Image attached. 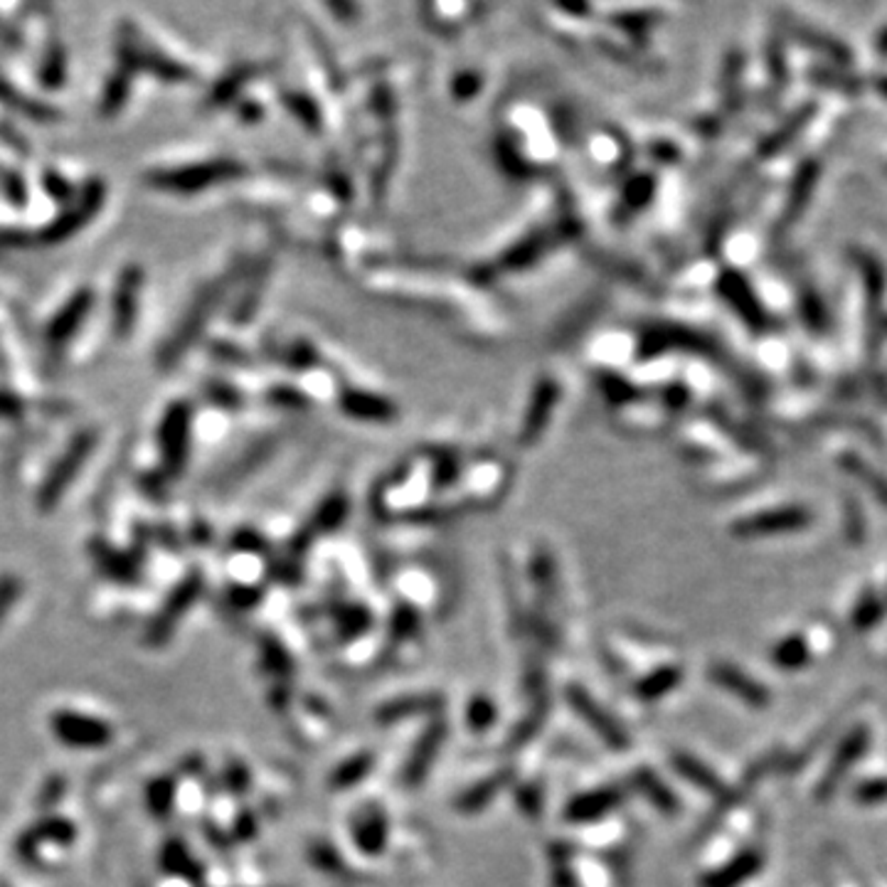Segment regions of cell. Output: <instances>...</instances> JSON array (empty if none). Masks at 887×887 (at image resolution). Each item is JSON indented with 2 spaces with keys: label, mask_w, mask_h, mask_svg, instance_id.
I'll list each match as a JSON object with an SVG mask.
<instances>
[{
  "label": "cell",
  "mask_w": 887,
  "mask_h": 887,
  "mask_svg": "<svg viewBox=\"0 0 887 887\" xmlns=\"http://www.w3.org/2000/svg\"><path fill=\"white\" fill-rule=\"evenodd\" d=\"M230 281L232 274H224L222 279L206 284V287L196 293V299L188 306L182 321L176 325V331L170 333V339L163 343V348L158 353L160 368H173L178 361L186 358V353L196 345L200 335L206 333L212 313H215L218 306L224 301V296H228Z\"/></svg>",
  "instance_id": "obj_2"
},
{
  "label": "cell",
  "mask_w": 887,
  "mask_h": 887,
  "mask_svg": "<svg viewBox=\"0 0 887 887\" xmlns=\"http://www.w3.org/2000/svg\"><path fill=\"white\" fill-rule=\"evenodd\" d=\"M494 720H496V708L491 706V702L484 700V698H478V700L472 702V708H468V722H472L474 728H478V730L488 728Z\"/></svg>",
  "instance_id": "obj_44"
},
{
  "label": "cell",
  "mask_w": 887,
  "mask_h": 887,
  "mask_svg": "<svg viewBox=\"0 0 887 887\" xmlns=\"http://www.w3.org/2000/svg\"><path fill=\"white\" fill-rule=\"evenodd\" d=\"M43 186H45V190H47V196H53V200H57V202H67L73 200V186H69V182L59 176V173H55V170H47L45 173V178H43Z\"/></svg>",
  "instance_id": "obj_41"
},
{
  "label": "cell",
  "mask_w": 887,
  "mask_h": 887,
  "mask_svg": "<svg viewBox=\"0 0 887 887\" xmlns=\"http://www.w3.org/2000/svg\"><path fill=\"white\" fill-rule=\"evenodd\" d=\"M117 67L126 69L134 77L136 73H148L170 85H192L196 73L188 65L178 63L160 47L151 45L148 40L138 33L136 27L121 25L117 37Z\"/></svg>",
  "instance_id": "obj_3"
},
{
  "label": "cell",
  "mask_w": 887,
  "mask_h": 887,
  "mask_svg": "<svg viewBox=\"0 0 887 887\" xmlns=\"http://www.w3.org/2000/svg\"><path fill=\"white\" fill-rule=\"evenodd\" d=\"M875 89H878L883 97H887V77H878V81H875Z\"/></svg>",
  "instance_id": "obj_51"
},
{
  "label": "cell",
  "mask_w": 887,
  "mask_h": 887,
  "mask_svg": "<svg viewBox=\"0 0 887 887\" xmlns=\"http://www.w3.org/2000/svg\"><path fill=\"white\" fill-rule=\"evenodd\" d=\"M20 587L23 585H20L18 577H13V575L0 577V621H3V617L8 614V609L13 607V601L20 595Z\"/></svg>",
  "instance_id": "obj_46"
},
{
  "label": "cell",
  "mask_w": 887,
  "mask_h": 887,
  "mask_svg": "<svg viewBox=\"0 0 887 887\" xmlns=\"http://www.w3.org/2000/svg\"><path fill=\"white\" fill-rule=\"evenodd\" d=\"M91 306H95V291L89 287L69 296V301L53 315V321H49L45 329V343L49 348L63 351L65 345L75 339V333L81 329V323H85L87 315L91 313Z\"/></svg>",
  "instance_id": "obj_10"
},
{
  "label": "cell",
  "mask_w": 887,
  "mask_h": 887,
  "mask_svg": "<svg viewBox=\"0 0 887 887\" xmlns=\"http://www.w3.org/2000/svg\"><path fill=\"white\" fill-rule=\"evenodd\" d=\"M97 442H99V432L97 430H81V432H77L73 436V440H69V444L65 446V452L59 454V458L53 466H49L45 481L40 484V488H37V508H40V511L49 513L59 501H63V496L69 488V484L75 481L77 474L89 462V456H91V452H95Z\"/></svg>",
  "instance_id": "obj_4"
},
{
  "label": "cell",
  "mask_w": 887,
  "mask_h": 887,
  "mask_svg": "<svg viewBox=\"0 0 887 887\" xmlns=\"http://www.w3.org/2000/svg\"><path fill=\"white\" fill-rule=\"evenodd\" d=\"M129 95H131V75L126 73V69L117 67L104 81V89H101L99 114L104 119L119 114V111L126 107Z\"/></svg>",
  "instance_id": "obj_22"
},
{
  "label": "cell",
  "mask_w": 887,
  "mask_h": 887,
  "mask_svg": "<svg viewBox=\"0 0 887 887\" xmlns=\"http://www.w3.org/2000/svg\"><path fill=\"white\" fill-rule=\"evenodd\" d=\"M170 801H173V784L168 779H160V781H153L151 784V791H148V803H151V811L153 813H168L170 809Z\"/></svg>",
  "instance_id": "obj_40"
},
{
  "label": "cell",
  "mask_w": 887,
  "mask_h": 887,
  "mask_svg": "<svg viewBox=\"0 0 887 887\" xmlns=\"http://www.w3.org/2000/svg\"><path fill=\"white\" fill-rule=\"evenodd\" d=\"M772 658H774V664L781 668H799L809 661V648L799 636H794V639L781 641Z\"/></svg>",
  "instance_id": "obj_33"
},
{
  "label": "cell",
  "mask_w": 887,
  "mask_h": 887,
  "mask_svg": "<svg viewBox=\"0 0 887 887\" xmlns=\"http://www.w3.org/2000/svg\"><path fill=\"white\" fill-rule=\"evenodd\" d=\"M53 841V843H73L75 841V825L65 819H47L43 823H37L30 829L23 839L18 841V855L23 858H33V853L40 851V845Z\"/></svg>",
  "instance_id": "obj_17"
},
{
  "label": "cell",
  "mask_w": 887,
  "mask_h": 887,
  "mask_svg": "<svg viewBox=\"0 0 887 887\" xmlns=\"http://www.w3.org/2000/svg\"><path fill=\"white\" fill-rule=\"evenodd\" d=\"M104 202H107L104 180H99V178L87 180L77 196L67 202L65 210L37 232L35 240L40 244H59V242L69 240L73 234L85 230L87 224L99 215L101 208H104Z\"/></svg>",
  "instance_id": "obj_5"
},
{
  "label": "cell",
  "mask_w": 887,
  "mask_h": 887,
  "mask_svg": "<svg viewBox=\"0 0 887 887\" xmlns=\"http://www.w3.org/2000/svg\"><path fill=\"white\" fill-rule=\"evenodd\" d=\"M567 698H569V702H573L575 706V710L579 712V716H583L591 728L597 730V735L601 738V740H607L611 747H627V735L624 732H621V728H619V722L614 720V718H609L605 710H601L595 700H591L587 692L583 690V688H577V686H569L567 688Z\"/></svg>",
  "instance_id": "obj_15"
},
{
  "label": "cell",
  "mask_w": 887,
  "mask_h": 887,
  "mask_svg": "<svg viewBox=\"0 0 887 887\" xmlns=\"http://www.w3.org/2000/svg\"><path fill=\"white\" fill-rule=\"evenodd\" d=\"M503 779H506V774H501V777H496V779H488V781H484V784H478L476 789H472L468 794H464L462 799H458V807H462L464 811H478V809H484L486 803L496 797L498 789H501Z\"/></svg>",
  "instance_id": "obj_34"
},
{
  "label": "cell",
  "mask_w": 887,
  "mask_h": 887,
  "mask_svg": "<svg viewBox=\"0 0 887 887\" xmlns=\"http://www.w3.org/2000/svg\"><path fill=\"white\" fill-rule=\"evenodd\" d=\"M269 279V262H262L259 267H254V271L247 277V289H244V296L237 301L232 311V319L237 323H247L252 319L254 309L259 306L262 299V289L264 284Z\"/></svg>",
  "instance_id": "obj_28"
},
{
  "label": "cell",
  "mask_w": 887,
  "mask_h": 887,
  "mask_svg": "<svg viewBox=\"0 0 887 887\" xmlns=\"http://www.w3.org/2000/svg\"><path fill=\"white\" fill-rule=\"evenodd\" d=\"M853 262L861 271L863 289H865V343H868V351L875 355V351H878V345H880L885 293H887L885 267L873 252H865V250H853Z\"/></svg>",
  "instance_id": "obj_7"
},
{
  "label": "cell",
  "mask_w": 887,
  "mask_h": 887,
  "mask_svg": "<svg viewBox=\"0 0 887 887\" xmlns=\"http://www.w3.org/2000/svg\"><path fill=\"white\" fill-rule=\"evenodd\" d=\"M634 784H636V789L644 794L646 799H651V803H656L661 811L673 813L678 809L676 797H673V794L664 787V784H661V779L656 777V774H651L646 769H639L634 774Z\"/></svg>",
  "instance_id": "obj_30"
},
{
  "label": "cell",
  "mask_w": 887,
  "mask_h": 887,
  "mask_svg": "<svg viewBox=\"0 0 887 887\" xmlns=\"http://www.w3.org/2000/svg\"><path fill=\"white\" fill-rule=\"evenodd\" d=\"M0 101L13 111H20L27 119L40 121V124H47V121H57V109L43 104V101H35L25 95H20L15 87H10L8 81L0 79Z\"/></svg>",
  "instance_id": "obj_25"
},
{
  "label": "cell",
  "mask_w": 887,
  "mask_h": 887,
  "mask_svg": "<svg viewBox=\"0 0 887 887\" xmlns=\"http://www.w3.org/2000/svg\"><path fill=\"white\" fill-rule=\"evenodd\" d=\"M141 289H144V269L138 264H129L121 269L111 293V331L117 339L126 341L136 329L141 311Z\"/></svg>",
  "instance_id": "obj_8"
},
{
  "label": "cell",
  "mask_w": 887,
  "mask_h": 887,
  "mask_svg": "<svg viewBox=\"0 0 887 887\" xmlns=\"http://www.w3.org/2000/svg\"><path fill=\"white\" fill-rule=\"evenodd\" d=\"M53 732L59 742L69 744V747L81 750H97L111 742V728L104 720L79 716V712L59 710L53 716Z\"/></svg>",
  "instance_id": "obj_9"
},
{
  "label": "cell",
  "mask_w": 887,
  "mask_h": 887,
  "mask_svg": "<svg viewBox=\"0 0 887 887\" xmlns=\"http://www.w3.org/2000/svg\"><path fill=\"white\" fill-rule=\"evenodd\" d=\"M269 454H271V444L269 442L254 444L250 452H244V456L240 458V462L230 468V481H237V478L254 472V466H259Z\"/></svg>",
  "instance_id": "obj_37"
},
{
  "label": "cell",
  "mask_w": 887,
  "mask_h": 887,
  "mask_svg": "<svg viewBox=\"0 0 887 887\" xmlns=\"http://www.w3.org/2000/svg\"><path fill=\"white\" fill-rule=\"evenodd\" d=\"M619 801H621V791L619 789H601V791L583 794V797H577L567 807V819H575V821L599 819L601 813H607V811L614 809Z\"/></svg>",
  "instance_id": "obj_20"
},
{
  "label": "cell",
  "mask_w": 887,
  "mask_h": 887,
  "mask_svg": "<svg viewBox=\"0 0 887 887\" xmlns=\"http://www.w3.org/2000/svg\"><path fill=\"white\" fill-rule=\"evenodd\" d=\"M841 464L849 468V474H853L855 478H858V481H863L865 486H868L871 491L878 496V501H883L887 506V481L878 472H875V468H871L868 464L863 462V458L853 456V454H845L841 458Z\"/></svg>",
  "instance_id": "obj_31"
},
{
  "label": "cell",
  "mask_w": 887,
  "mask_h": 887,
  "mask_svg": "<svg viewBox=\"0 0 887 887\" xmlns=\"http://www.w3.org/2000/svg\"><path fill=\"white\" fill-rule=\"evenodd\" d=\"M353 835L365 853H380L385 845V835H387L382 813L368 809L363 816H358L353 825Z\"/></svg>",
  "instance_id": "obj_26"
},
{
  "label": "cell",
  "mask_w": 887,
  "mask_h": 887,
  "mask_svg": "<svg viewBox=\"0 0 887 887\" xmlns=\"http://www.w3.org/2000/svg\"><path fill=\"white\" fill-rule=\"evenodd\" d=\"M762 858L757 853H742L738 861H732L725 868L708 875L706 880H702V887H738L742 880L752 878L754 873L760 871Z\"/></svg>",
  "instance_id": "obj_24"
},
{
  "label": "cell",
  "mask_w": 887,
  "mask_h": 887,
  "mask_svg": "<svg viewBox=\"0 0 887 887\" xmlns=\"http://www.w3.org/2000/svg\"><path fill=\"white\" fill-rule=\"evenodd\" d=\"M200 589H202V577L200 575H190L188 579H182V585L176 587V591L168 597L166 607H163L160 614L153 619V624L148 629V639L153 644H163L170 634H173V627L178 624L186 614V609H190L192 601L200 597Z\"/></svg>",
  "instance_id": "obj_11"
},
{
  "label": "cell",
  "mask_w": 887,
  "mask_h": 887,
  "mask_svg": "<svg viewBox=\"0 0 887 887\" xmlns=\"http://www.w3.org/2000/svg\"><path fill=\"white\" fill-rule=\"evenodd\" d=\"M855 799L861 803H875L887 799V779H875V781H863L855 789Z\"/></svg>",
  "instance_id": "obj_45"
},
{
  "label": "cell",
  "mask_w": 887,
  "mask_h": 887,
  "mask_svg": "<svg viewBox=\"0 0 887 887\" xmlns=\"http://www.w3.org/2000/svg\"><path fill=\"white\" fill-rule=\"evenodd\" d=\"M247 166L234 158H212L200 163H186V166H170L148 170L144 182L153 190L178 192V196H192L222 182H232L244 178Z\"/></svg>",
  "instance_id": "obj_1"
},
{
  "label": "cell",
  "mask_w": 887,
  "mask_h": 887,
  "mask_svg": "<svg viewBox=\"0 0 887 887\" xmlns=\"http://www.w3.org/2000/svg\"><path fill=\"white\" fill-rule=\"evenodd\" d=\"M37 77H40V81H43V87H47V89H59L65 85V79H67V55H65L63 45L55 43L43 55V59H40Z\"/></svg>",
  "instance_id": "obj_29"
},
{
  "label": "cell",
  "mask_w": 887,
  "mask_h": 887,
  "mask_svg": "<svg viewBox=\"0 0 887 887\" xmlns=\"http://www.w3.org/2000/svg\"><path fill=\"white\" fill-rule=\"evenodd\" d=\"M819 178H821L819 158H807L797 168V173H794V180H791V188H789L787 208H784V212H781L779 230H789L801 220L803 210L809 208V202L813 198L816 186H819Z\"/></svg>",
  "instance_id": "obj_12"
},
{
  "label": "cell",
  "mask_w": 887,
  "mask_h": 887,
  "mask_svg": "<svg viewBox=\"0 0 887 887\" xmlns=\"http://www.w3.org/2000/svg\"><path fill=\"white\" fill-rule=\"evenodd\" d=\"M883 614L880 611V605H878V599L875 597H868L863 601V605L858 607V614H855V627L858 629H865V627H871L875 619H878Z\"/></svg>",
  "instance_id": "obj_47"
},
{
  "label": "cell",
  "mask_w": 887,
  "mask_h": 887,
  "mask_svg": "<svg viewBox=\"0 0 887 887\" xmlns=\"http://www.w3.org/2000/svg\"><path fill=\"white\" fill-rule=\"evenodd\" d=\"M206 392H208L210 400L215 404H220V407H240L242 404L240 390H234V387L228 385V382H220V380L210 382Z\"/></svg>",
  "instance_id": "obj_42"
},
{
  "label": "cell",
  "mask_w": 887,
  "mask_h": 887,
  "mask_svg": "<svg viewBox=\"0 0 887 887\" xmlns=\"http://www.w3.org/2000/svg\"><path fill=\"white\" fill-rule=\"evenodd\" d=\"M212 353H215V358H220L224 363H237V365L247 363V358H244V351H240L237 345L224 343V341L212 343Z\"/></svg>",
  "instance_id": "obj_48"
},
{
  "label": "cell",
  "mask_w": 887,
  "mask_h": 887,
  "mask_svg": "<svg viewBox=\"0 0 887 887\" xmlns=\"http://www.w3.org/2000/svg\"><path fill=\"white\" fill-rule=\"evenodd\" d=\"M97 557H99V563L107 567V573L111 577H117V579H134L136 577L134 567H131V563H129V557L114 553V550L99 545Z\"/></svg>",
  "instance_id": "obj_38"
},
{
  "label": "cell",
  "mask_w": 887,
  "mask_h": 887,
  "mask_svg": "<svg viewBox=\"0 0 887 887\" xmlns=\"http://www.w3.org/2000/svg\"><path fill=\"white\" fill-rule=\"evenodd\" d=\"M799 309H801L803 323H807L816 335H823L825 331H829V321H831L829 309H825L821 293L813 289L811 281H803L799 287Z\"/></svg>",
  "instance_id": "obj_27"
},
{
  "label": "cell",
  "mask_w": 887,
  "mask_h": 887,
  "mask_svg": "<svg viewBox=\"0 0 887 887\" xmlns=\"http://www.w3.org/2000/svg\"><path fill=\"white\" fill-rule=\"evenodd\" d=\"M811 523H813V513L807 511V508L794 506V508H779V511L742 520V523L735 525V533L744 535V537L777 535V533H787V530H801Z\"/></svg>",
  "instance_id": "obj_13"
},
{
  "label": "cell",
  "mask_w": 887,
  "mask_h": 887,
  "mask_svg": "<svg viewBox=\"0 0 887 887\" xmlns=\"http://www.w3.org/2000/svg\"><path fill=\"white\" fill-rule=\"evenodd\" d=\"M370 764H373L370 754H361V757L345 762L343 767L333 774V787L345 789V787H351V784L361 781V779L365 777V774H368Z\"/></svg>",
  "instance_id": "obj_36"
},
{
  "label": "cell",
  "mask_w": 887,
  "mask_h": 887,
  "mask_svg": "<svg viewBox=\"0 0 887 887\" xmlns=\"http://www.w3.org/2000/svg\"><path fill=\"white\" fill-rule=\"evenodd\" d=\"M878 49H880V55H887V25L883 27V33L878 35Z\"/></svg>",
  "instance_id": "obj_50"
},
{
  "label": "cell",
  "mask_w": 887,
  "mask_h": 887,
  "mask_svg": "<svg viewBox=\"0 0 887 887\" xmlns=\"http://www.w3.org/2000/svg\"><path fill=\"white\" fill-rule=\"evenodd\" d=\"M845 520H849V533H851V537H853V540H861V537H863V518H861L858 506L851 503V511H849V515H845Z\"/></svg>",
  "instance_id": "obj_49"
},
{
  "label": "cell",
  "mask_w": 887,
  "mask_h": 887,
  "mask_svg": "<svg viewBox=\"0 0 887 887\" xmlns=\"http://www.w3.org/2000/svg\"><path fill=\"white\" fill-rule=\"evenodd\" d=\"M259 65H252V63H242V65H234L230 67L228 73H224L215 85H212L210 95L206 99V107L208 109H222L228 107L234 101V97L240 95V91L250 85V79H254V75H259Z\"/></svg>",
  "instance_id": "obj_16"
},
{
  "label": "cell",
  "mask_w": 887,
  "mask_h": 887,
  "mask_svg": "<svg viewBox=\"0 0 887 887\" xmlns=\"http://www.w3.org/2000/svg\"><path fill=\"white\" fill-rule=\"evenodd\" d=\"M27 410V402L23 397L10 392V390H0V420H20V417L25 414Z\"/></svg>",
  "instance_id": "obj_43"
},
{
  "label": "cell",
  "mask_w": 887,
  "mask_h": 887,
  "mask_svg": "<svg viewBox=\"0 0 887 887\" xmlns=\"http://www.w3.org/2000/svg\"><path fill=\"white\" fill-rule=\"evenodd\" d=\"M868 740H871L868 732H865L863 728H858L849 740L841 744V750L835 752V757L831 762L829 774H825V779L821 781V789H819L821 797H825V794H831L835 787H839V781L843 779V774L849 772L851 764L861 757L863 750H865V744H868Z\"/></svg>",
  "instance_id": "obj_18"
},
{
  "label": "cell",
  "mask_w": 887,
  "mask_h": 887,
  "mask_svg": "<svg viewBox=\"0 0 887 887\" xmlns=\"http://www.w3.org/2000/svg\"><path fill=\"white\" fill-rule=\"evenodd\" d=\"M440 706V700L430 698V696H422V698H402V700H395L390 706H385L380 710V718L382 722H392V720H402V718H410V716H420V712H426Z\"/></svg>",
  "instance_id": "obj_32"
},
{
  "label": "cell",
  "mask_w": 887,
  "mask_h": 887,
  "mask_svg": "<svg viewBox=\"0 0 887 887\" xmlns=\"http://www.w3.org/2000/svg\"><path fill=\"white\" fill-rule=\"evenodd\" d=\"M673 764H676V769L686 777L688 781L696 784L702 791L708 794H716V797H722L725 794V784L718 777L716 772H710L706 764L698 762L696 757H690V754H673Z\"/></svg>",
  "instance_id": "obj_23"
},
{
  "label": "cell",
  "mask_w": 887,
  "mask_h": 887,
  "mask_svg": "<svg viewBox=\"0 0 887 887\" xmlns=\"http://www.w3.org/2000/svg\"><path fill=\"white\" fill-rule=\"evenodd\" d=\"M811 79L816 85H823V87H831V89H841V91H858L861 89V81L853 79V77H845L841 73H835V69H821V67H813L811 69Z\"/></svg>",
  "instance_id": "obj_39"
},
{
  "label": "cell",
  "mask_w": 887,
  "mask_h": 887,
  "mask_svg": "<svg viewBox=\"0 0 887 887\" xmlns=\"http://www.w3.org/2000/svg\"><path fill=\"white\" fill-rule=\"evenodd\" d=\"M710 676H712V680L718 683V686L732 690L742 700L752 702V706H767V702H769V692L764 690L757 680H752V678L744 676V673L740 668H735V666H725V664L712 666Z\"/></svg>",
  "instance_id": "obj_19"
},
{
  "label": "cell",
  "mask_w": 887,
  "mask_h": 887,
  "mask_svg": "<svg viewBox=\"0 0 887 887\" xmlns=\"http://www.w3.org/2000/svg\"><path fill=\"white\" fill-rule=\"evenodd\" d=\"M784 27H787V33L797 37L803 47H811L813 53L829 57L839 65H851L853 49L849 45H843L839 37L823 33V30L813 25H803L801 20H797L794 15H784Z\"/></svg>",
  "instance_id": "obj_14"
},
{
  "label": "cell",
  "mask_w": 887,
  "mask_h": 887,
  "mask_svg": "<svg viewBox=\"0 0 887 887\" xmlns=\"http://www.w3.org/2000/svg\"><path fill=\"white\" fill-rule=\"evenodd\" d=\"M190 432H192V407L186 400L173 402L158 424V446L163 476L176 478L182 474L190 456Z\"/></svg>",
  "instance_id": "obj_6"
},
{
  "label": "cell",
  "mask_w": 887,
  "mask_h": 887,
  "mask_svg": "<svg viewBox=\"0 0 887 887\" xmlns=\"http://www.w3.org/2000/svg\"><path fill=\"white\" fill-rule=\"evenodd\" d=\"M680 680V668H661L654 676H648L644 683L639 686V696L641 698H658L668 692L676 683Z\"/></svg>",
  "instance_id": "obj_35"
},
{
  "label": "cell",
  "mask_w": 887,
  "mask_h": 887,
  "mask_svg": "<svg viewBox=\"0 0 887 887\" xmlns=\"http://www.w3.org/2000/svg\"><path fill=\"white\" fill-rule=\"evenodd\" d=\"M442 740H444V725H434V728H430L424 732V738L417 742V750L412 752L410 762H407V769H404L407 781L417 784L424 777L426 769H430L432 760H434L436 750H440Z\"/></svg>",
  "instance_id": "obj_21"
}]
</instances>
